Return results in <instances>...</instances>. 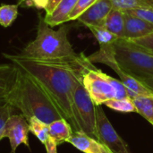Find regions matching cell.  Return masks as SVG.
<instances>
[{
  "label": "cell",
  "instance_id": "7a4b0ae2",
  "mask_svg": "<svg viewBox=\"0 0 153 153\" xmlns=\"http://www.w3.org/2000/svg\"><path fill=\"white\" fill-rule=\"evenodd\" d=\"M7 102L27 120L36 117L49 125L64 118L49 96L27 73L18 68L15 82L8 95Z\"/></svg>",
  "mask_w": 153,
  "mask_h": 153
},
{
  "label": "cell",
  "instance_id": "8fae6325",
  "mask_svg": "<svg viewBox=\"0 0 153 153\" xmlns=\"http://www.w3.org/2000/svg\"><path fill=\"white\" fill-rule=\"evenodd\" d=\"M67 143L83 153H112L99 140L86 134L82 131L74 132Z\"/></svg>",
  "mask_w": 153,
  "mask_h": 153
},
{
  "label": "cell",
  "instance_id": "ffe728a7",
  "mask_svg": "<svg viewBox=\"0 0 153 153\" xmlns=\"http://www.w3.org/2000/svg\"><path fill=\"white\" fill-rule=\"evenodd\" d=\"M19 4H0V25L7 28L11 26L18 16Z\"/></svg>",
  "mask_w": 153,
  "mask_h": 153
},
{
  "label": "cell",
  "instance_id": "484cf974",
  "mask_svg": "<svg viewBox=\"0 0 153 153\" xmlns=\"http://www.w3.org/2000/svg\"><path fill=\"white\" fill-rule=\"evenodd\" d=\"M135 17H138L140 19H143L146 22H149L153 24V8H136V9H131L125 11Z\"/></svg>",
  "mask_w": 153,
  "mask_h": 153
},
{
  "label": "cell",
  "instance_id": "cb8c5ba5",
  "mask_svg": "<svg viewBox=\"0 0 153 153\" xmlns=\"http://www.w3.org/2000/svg\"><path fill=\"white\" fill-rule=\"evenodd\" d=\"M97 0H78L76 5L74 6V10L69 15L68 22L77 20V18L85 11L87 10L91 5H92Z\"/></svg>",
  "mask_w": 153,
  "mask_h": 153
},
{
  "label": "cell",
  "instance_id": "f546056e",
  "mask_svg": "<svg viewBox=\"0 0 153 153\" xmlns=\"http://www.w3.org/2000/svg\"><path fill=\"white\" fill-rule=\"evenodd\" d=\"M62 0H48V6L45 10L46 12V15H48L50 14L54 10L55 8L57 6V4L61 2Z\"/></svg>",
  "mask_w": 153,
  "mask_h": 153
},
{
  "label": "cell",
  "instance_id": "83f0119b",
  "mask_svg": "<svg viewBox=\"0 0 153 153\" xmlns=\"http://www.w3.org/2000/svg\"><path fill=\"white\" fill-rule=\"evenodd\" d=\"M132 41L138 44L139 46H141L142 48H143L144 49H146L148 52H150L152 55H153V34L143 37V38L132 39Z\"/></svg>",
  "mask_w": 153,
  "mask_h": 153
},
{
  "label": "cell",
  "instance_id": "277c9868",
  "mask_svg": "<svg viewBox=\"0 0 153 153\" xmlns=\"http://www.w3.org/2000/svg\"><path fill=\"white\" fill-rule=\"evenodd\" d=\"M114 56L120 67L137 80L153 77V55L134 41L119 38L113 43Z\"/></svg>",
  "mask_w": 153,
  "mask_h": 153
},
{
  "label": "cell",
  "instance_id": "8992f818",
  "mask_svg": "<svg viewBox=\"0 0 153 153\" xmlns=\"http://www.w3.org/2000/svg\"><path fill=\"white\" fill-rule=\"evenodd\" d=\"M74 110L80 131L97 139L96 105L85 90L82 80L78 82L74 89Z\"/></svg>",
  "mask_w": 153,
  "mask_h": 153
},
{
  "label": "cell",
  "instance_id": "4316f807",
  "mask_svg": "<svg viewBox=\"0 0 153 153\" xmlns=\"http://www.w3.org/2000/svg\"><path fill=\"white\" fill-rule=\"evenodd\" d=\"M17 4H19V6L21 5L24 8L35 7L39 10H46L48 0H19Z\"/></svg>",
  "mask_w": 153,
  "mask_h": 153
},
{
  "label": "cell",
  "instance_id": "d4e9b609",
  "mask_svg": "<svg viewBox=\"0 0 153 153\" xmlns=\"http://www.w3.org/2000/svg\"><path fill=\"white\" fill-rule=\"evenodd\" d=\"M108 81L111 83L112 87L114 88L115 91V99H126V98H130L128 94V91L126 87L124 85V83L117 79H115L111 76L108 75Z\"/></svg>",
  "mask_w": 153,
  "mask_h": 153
},
{
  "label": "cell",
  "instance_id": "9c48e42d",
  "mask_svg": "<svg viewBox=\"0 0 153 153\" xmlns=\"http://www.w3.org/2000/svg\"><path fill=\"white\" fill-rule=\"evenodd\" d=\"M29 133L28 120L22 114H13L9 118L4 132V138L9 139L11 152H15L21 144L29 147Z\"/></svg>",
  "mask_w": 153,
  "mask_h": 153
},
{
  "label": "cell",
  "instance_id": "3957f363",
  "mask_svg": "<svg viewBox=\"0 0 153 153\" xmlns=\"http://www.w3.org/2000/svg\"><path fill=\"white\" fill-rule=\"evenodd\" d=\"M37 34L21 52V56L36 60H62L76 57L77 54L68 39V27L53 30L40 13L38 15Z\"/></svg>",
  "mask_w": 153,
  "mask_h": 153
},
{
  "label": "cell",
  "instance_id": "30bf717a",
  "mask_svg": "<svg viewBox=\"0 0 153 153\" xmlns=\"http://www.w3.org/2000/svg\"><path fill=\"white\" fill-rule=\"evenodd\" d=\"M110 0H97L92 5L85 10L77 20L89 26H104L106 18L113 8Z\"/></svg>",
  "mask_w": 153,
  "mask_h": 153
},
{
  "label": "cell",
  "instance_id": "7c38bea8",
  "mask_svg": "<svg viewBox=\"0 0 153 153\" xmlns=\"http://www.w3.org/2000/svg\"><path fill=\"white\" fill-rule=\"evenodd\" d=\"M125 17V38L135 39L153 34V24L143 19L135 17L124 11Z\"/></svg>",
  "mask_w": 153,
  "mask_h": 153
},
{
  "label": "cell",
  "instance_id": "9a60e30c",
  "mask_svg": "<svg viewBox=\"0 0 153 153\" xmlns=\"http://www.w3.org/2000/svg\"><path fill=\"white\" fill-rule=\"evenodd\" d=\"M74 130L71 125L65 119H57L48 125V134L56 145L62 144L68 141L73 134Z\"/></svg>",
  "mask_w": 153,
  "mask_h": 153
},
{
  "label": "cell",
  "instance_id": "ac0fdd59",
  "mask_svg": "<svg viewBox=\"0 0 153 153\" xmlns=\"http://www.w3.org/2000/svg\"><path fill=\"white\" fill-rule=\"evenodd\" d=\"M28 123H29L30 132L33 135H35L42 144L45 145L49 138L48 125L36 117H32V118L29 119Z\"/></svg>",
  "mask_w": 153,
  "mask_h": 153
},
{
  "label": "cell",
  "instance_id": "e0dca14e",
  "mask_svg": "<svg viewBox=\"0 0 153 153\" xmlns=\"http://www.w3.org/2000/svg\"><path fill=\"white\" fill-rule=\"evenodd\" d=\"M136 108V113L140 114L153 126V95H141L132 99Z\"/></svg>",
  "mask_w": 153,
  "mask_h": 153
},
{
  "label": "cell",
  "instance_id": "52a82bcc",
  "mask_svg": "<svg viewBox=\"0 0 153 153\" xmlns=\"http://www.w3.org/2000/svg\"><path fill=\"white\" fill-rule=\"evenodd\" d=\"M82 82L96 106L115 99V91L108 81V75L93 66L82 75Z\"/></svg>",
  "mask_w": 153,
  "mask_h": 153
},
{
  "label": "cell",
  "instance_id": "5bb4252c",
  "mask_svg": "<svg viewBox=\"0 0 153 153\" xmlns=\"http://www.w3.org/2000/svg\"><path fill=\"white\" fill-rule=\"evenodd\" d=\"M78 0H62L55 10L48 15L44 16L45 22L52 28L68 22V18Z\"/></svg>",
  "mask_w": 153,
  "mask_h": 153
},
{
  "label": "cell",
  "instance_id": "6da1fadb",
  "mask_svg": "<svg viewBox=\"0 0 153 153\" xmlns=\"http://www.w3.org/2000/svg\"><path fill=\"white\" fill-rule=\"evenodd\" d=\"M4 56L30 74L49 96L74 132L80 131L74 110V92L82 74L95 66L88 56L83 53L62 60H36L10 54Z\"/></svg>",
  "mask_w": 153,
  "mask_h": 153
},
{
  "label": "cell",
  "instance_id": "ba28073f",
  "mask_svg": "<svg viewBox=\"0 0 153 153\" xmlns=\"http://www.w3.org/2000/svg\"><path fill=\"white\" fill-rule=\"evenodd\" d=\"M97 139L106 145L112 153H132L126 143L113 127L100 106H96Z\"/></svg>",
  "mask_w": 153,
  "mask_h": 153
},
{
  "label": "cell",
  "instance_id": "2e32d148",
  "mask_svg": "<svg viewBox=\"0 0 153 153\" xmlns=\"http://www.w3.org/2000/svg\"><path fill=\"white\" fill-rule=\"evenodd\" d=\"M103 27H105L118 38H125L124 11L113 7L108 14Z\"/></svg>",
  "mask_w": 153,
  "mask_h": 153
},
{
  "label": "cell",
  "instance_id": "603a6c76",
  "mask_svg": "<svg viewBox=\"0 0 153 153\" xmlns=\"http://www.w3.org/2000/svg\"><path fill=\"white\" fill-rule=\"evenodd\" d=\"M15 108L8 102L0 103V141L4 139V132L9 118L14 114Z\"/></svg>",
  "mask_w": 153,
  "mask_h": 153
},
{
  "label": "cell",
  "instance_id": "4dcf8cb0",
  "mask_svg": "<svg viewBox=\"0 0 153 153\" xmlns=\"http://www.w3.org/2000/svg\"><path fill=\"white\" fill-rule=\"evenodd\" d=\"M142 83H143L147 88H149L153 92V77L151 78H143L139 80Z\"/></svg>",
  "mask_w": 153,
  "mask_h": 153
},
{
  "label": "cell",
  "instance_id": "44dd1931",
  "mask_svg": "<svg viewBox=\"0 0 153 153\" xmlns=\"http://www.w3.org/2000/svg\"><path fill=\"white\" fill-rule=\"evenodd\" d=\"M104 105L117 112H122V113L136 112V108L131 98L112 99V100H108Z\"/></svg>",
  "mask_w": 153,
  "mask_h": 153
},
{
  "label": "cell",
  "instance_id": "f1b7e54d",
  "mask_svg": "<svg viewBox=\"0 0 153 153\" xmlns=\"http://www.w3.org/2000/svg\"><path fill=\"white\" fill-rule=\"evenodd\" d=\"M45 147L47 153H57V145L51 138H48V142L45 144Z\"/></svg>",
  "mask_w": 153,
  "mask_h": 153
},
{
  "label": "cell",
  "instance_id": "4fadbf2b",
  "mask_svg": "<svg viewBox=\"0 0 153 153\" xmlns=\"http://www.w3.org/2000/svg\"><path fill=\"white\" fill-rule=\"evenodd\" d=\"M18 67L13 65H0V103L7 102L8 95L15 82Z\"/></svg>",
  "mask_w": 153,
  "mask_h": 153
},
{
  "label": "cell",
  "instance_id": "7402d4cb",
  "mask_svg": "<svg viewBox=\"0 0 153 153\" xmlns=\"http://www.w3.org/2000/svg\"><path fill=\"white\" fill-rule=\"evenodd\" d=\"M115 8L122 11L136 8H153V0H110Z\"/></svg>",
  "mask_w": 153,
  "mask_h": 153
},
{
  "label": "cell",
  "instance_id": "5b68a950",
  "mask_svg": "<svg viewBox=\"0 0 153 153\" xmlns=\"http://www.w3.org/2000/svg\"><path fill=\"white\" fill-rule=\"evenodd\" d=\"M88 59L92 64L100 63L109 66L114 72H116V74L119 76L120 81L126 87L129 97L131 99L141 95H153V92L149 88H147L139 80L130 75L120 67L114 56L113 44L107 46H100V49L92 55L89 56Z\"/></svg>",
  "mask_w": 153,
  "mask_h": 153
},
{
  "label": "cell",
  "instance_id": "d6986e66",
  "mask_svg": "<svg viewBox=\"0 0 153 153\" xmlns=\"http://www.w3.org/2000/svg\"><path fill=\"white\" fill-rule=\"evenodd\" d=\"M88 28L92 32L94 38L96 39L100 46L112 45L119 39L117 36L110 32L103 26H89Z\"/></svg>",
  "mask_w": 153,
  "mask_h": 153
}]
</instances>
